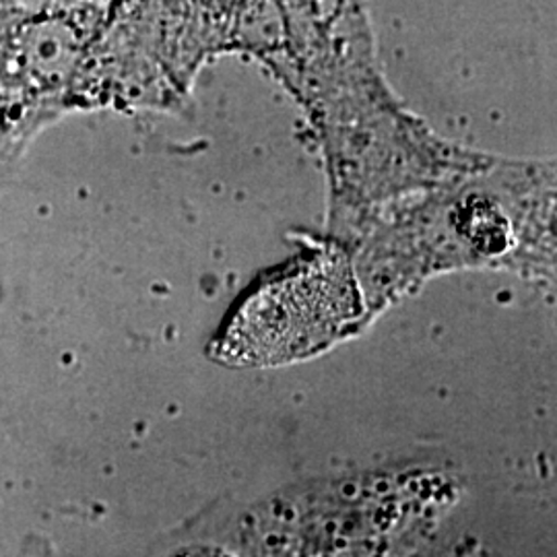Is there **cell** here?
Instances as JSON below:
<instances>
[{"mask_svg": "<svg viewBox=\"0 0 557 557\" xmlns=\"http://www.w3.org/2000/svg\"><path fill=\"white\" fill-rule=\"evenodd\" d=\"M345 299L349 294L337 271H312L260 294L239 317L255 341L252 358H285L319 343Z\"/></svg>", "mask_w": 557, "mask_h": 557, "instance_id": "cell-1", "label": "cell"}, {"mask_svg": "<svg viewBox=\"0 0 557 557\" xmlns=\"http://www.w3.org/2000/svg\"><path fill=\"white\" fill-rule=\"evenodd\" d=\"M186 557H227V556H220V554H199V556H186Z\"/></svg>", "mask_w": 557, "mask_h": 557, "instance_id": "cell-2", "label": "cell"}]
</instances>
